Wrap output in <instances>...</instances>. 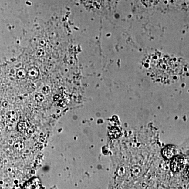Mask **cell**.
<instances>
[{
  "instance_id": "6da1fadb",
  "label": "cell",
  "mask_w": 189,
  "mask_h": 189,
  "mask_svg": "<svg viewBox=\"0 0 189 189\" xmlns=\"http://www.w3.org/2000/svg\"><path fill=\"white\" fill-rule=\"evenodd\" d=\"M41 183L37 177H34L27 182L25 185V189H40Z\"/></svg>"
},
{
  "instance_id": "7a4b0ae2",
  "label": "cell",
  "mask_w": 189,
  "mask_h": 189,
  "mask_svg": "<svg viewBox=\"0 0 189 189\" xmlns=\"http://www.w3.org/2000/svg\"><path fill=\"white\" fill-rule=\"evenodd\" d=\"M184 165V160L182 158L176 157L172 164V168L174 171H177L181 169Z\"/></svg>"
},
{
  "instance_id": "3957f363",
  "label": "cell",
  "mask_w": 189,
  "mask_h": 189,
  "mask_svg": "<svg viewBox=\"0 0 189 189\" xmlns=\"http://www.w3.org/2000/svg\"><path fill=\"white\" fill-rule=\"evenodd\" d=\"M176 148L174 146H168L164 148L163 151V154L168 159L171 158L176 154Z\"/></svg>"
},
{
  "instance_id": "277c9868",
  "label": "cell",
  "mask_w": 189,
  "mask_h": 189,
  "mask_svg": "<svg viewBox=\"0 0 189 189\" xmlns=\"http://www.w3.org/2000/svg\"><path fill=\"white\" fill-rule=\"evenodd\" d=\"M27 76L31 79H36L39 76V73L36 68H32L27 73Z\"/></svg>"
},
{
  "instance_id": "5b68a950",
  "label": "cell",
  "mask_w": 189,
  "mask_h": 189,
  "mask_svg": "<svg viewBox=\"0 0 189 189\" xmlns=\"http://www.w3.org/2000/svg\"><path fill=\"white\" fill-rule=\"evenodd\" d=\"M27 124L25 122H21L19 123L18 126V128L19 130L21 132H23L27 128Z\"/></svg>"
},
{
  "instance_id": "8992f818",
  "label": "cell",
  "mask_w": 189,
  "mask_h": 189,
  "mask_svg": "<svg viewBox=\"0 0 189 189\" xmlns=\"http://www.w3.org/2000/svg\"><path fill=\"white\" fill-rule=\"evenodd\" d=\"M26 75H27V72H26L23 69L19 70L17 73V77L20 79H23L25 77Z\"/></svg>"
},
{
  "instance_id": "52a82bcc",
  "label": "cell",
  "mask_w": 189,
  "mask_h": 189,
  "mask_svg": "<svg viewBox=\"0 0 189 189\" xmlns=\"http://www.w3.org/2000/svg\"><path fill=\"white\" fill-rule=\"evenodd\" d=\"M23 144L22 142H17V143H16L15 145V147L18 150H21L23 148Z\"/></svg>"
}]
</instances>
